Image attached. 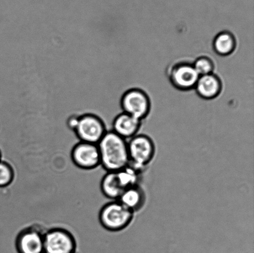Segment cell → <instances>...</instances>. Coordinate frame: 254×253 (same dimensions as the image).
I'll return each mask as SVG.
<instances>
[{"label":"cell","instance_id":"cell-13","mask_svg":"<svg viewBox=\"0 0 254 253\" xmlns=\"http://www.w3.org/2000/svg\"><path fill=\"white\" fill-rule=\"evenodd\" d=\"M100 190L110 201L118 200L124 192L116 172H107L101 180Z\"/></svg>","mask_w":254,"mask_h":253},{"label":"cell","instance_id":"cell-14","mask_svg":"<svg viewBox=\"0 0 254 253\" xmlns=\"http://www.w3.org/2000/svg\"><path fill=\"white\" fill-rule=\"evenodd\" d=\"M214 51L220 56H228L233 53L236 47L235 36L229 31H223L216 35L213 42Z\"/></svg>","mask_w":254,"mask_h":253},{"label":"cell","instance_id":"cell-16","mask_svg":"<svg viewBox=\"0 0 254 253\" xmlns=\"http://www.w3.org/2000/svg\"><path fill=\"white\" fill-rule=\"evenodd\" d=\"M192 64L200 76L213 73L215 69V64L207 56L199 57Z\"/></svg>","mask_w":254,"mask_h":253},{"label":"cell","instance_id":"cell-8","mask_svg":"<svg viewBox=\"0 0 254 253\" xmlns=\"http://www.w3.org/2000/svg\"><path fill=\"white\" fill-rule=\"evenodd\" d=\"M44 232L36 225L24 228L15 240L17 253H44Z\"/></svg>","mask_w":254,"mask_h":253},{"label":"cell","instance_id":"cell-5","mask_svg":"<svg viewBox=\"0 0 254 253\" xmlns=\"http://www.w3.org/2000/svg\"><path fill=\"white\" fill-rule=\"evenodd\" d=\"M121 106L123 112L141 121L148 116L150 111V99L142 89H127L122 96Z\"/></svg>","mask_w":254,"mask_h":253},{"label":"cell","instance_id":"cell-12","mask_svg":"<svg viewBox=\"0 0 254 253\" xmlns=\"http://www.w3.org/2000/svg\"><path fill=\"white\" fill-rule=\"evenodd\" d=\"M118 201L135 214L145 205L146 193L140 185H136L124 191Z\"/></svg>","mask_w":254,"mask_h":253},{"label":"cell","instance_id":"cell-6","mask_svg":"<svg viewBox=\"0 0 254 253\" xmlns=\"http://www.w3.org/2000/svg\"><path fill=\"white\" fill-rule=\"evenodd\" d=\"M72 162L79 169L92 170L101 166L98 145L79 141L71 149Z\"/></svg>","mask_w":254,"mask_h":253},{"label":"cell","instance_id":"cell-9","mask_svg":"<svg viewBox=\"0 0 254 253\" xmlns=\"http://www.w3.org/2000/svg\"><path fill=\"white\" fill-rule=\"evenodd\" d=\"M200 75L196 71L193 64L180 63L171 69L169 79L176 89L181 91H189L195 88Z\"/></svg>","mask_w":254,"mask_h":253},{"label":"cell","instance_id":"cell-17","mask_svg":"<svg viewBox=\"0 0 254 253\" xmlns=\"http://www.w3.org/2000/svg\"><path fill=\"white\" fill-rule=\"evenodd\" d=\"M2 159V153L1 148H0V160Z\"/></svg>","mask_w":254,"mask_h":253},{"label":"cell","instance_id":"cell-7","mask_svg":"<svg viewBox=\"0 0 254 253\" xmlns=\"http://www.w3.org/2000/svg\"><path fill=\"white\" fill-rule=\"evenodd\" d=\"M107 131L108 129L100 119L85 115L79 119L74 134L79 141L98 145Z\"/></svg>","mask_w":254,"mask_h":253},{"label":"cell","instance_id":"cell-15","mask_svg":"<svg viewBox=\"0 0 254 253\" xmlns=\"http://www.w3.org/2000/svg\"><path fill=\"white\" fill-rule=\"evenodd\" d=\"M15 171L11 163L2 158L0 160V189L8 187L14 182Z\"/></svg>","mask_w":254,"mask_h":253},{"label":"cell","instance_id":"cell-3","mask_svg":"<svg viewBox=\"0 0 254 253\" xmlns=\"http://www.w3.org/2000/svg\"><path fill=\"white\" fill-rule=\"evenodd\" d=\"M127 141L129 165L144 172L155 157V144L149 136L139 134Z\"/></svg>","mask_w":254,"mask_h":253},{"label":"cell","instance_id":"cell-2","mask_svg":"<svg viewBox=\"0 0 254 253\" xmlns=\"http://www.w3.org/2000/svg\"><path fill=\"white\" fill-rule=\"evenodd\" d=\"M134 213L118 200L110 201L99 210L98 219L103 229L111 232L126 230L133 222Z\"/></svg>","mask_w":254,"mask_h":253},{"label":"cell","instance_id":"cell-10","mask_svg":"<svg viewBox=\"0 0 254 253\" xmlns=\"http://www.w3.org/2000/svg\"><path fill=\"white\" fill-rule=\"evenodd\" d=\"M141 125V120L123 112L114 119L112 131L126 140H130L138 135Z\"/></svg>","mask_w":254,"mask_h":253},{"label":"cell","instance_id":"cell-1","mask_svg":"<svg viewBox=\"0 0 254 253\" xmlns=\"http://www.w3.org/2000/svg\"><path fill=\"white\" fill-rule=\"evenodd\" d=\"M98 146L101 166L106 172H116L129 165L128 141L113 131H107Z\"/></svg>","mask_w":254,"mask_h":253},{"label":"cell","instance_id":"cell-11","mask_svg":"<svg viewBox=\"0 0 254 253\" xmlns=\"http://www.w3.org/2000/svg\"><path fill=\"white\" fill-rule=\"evenodd\" d=\"M194 89L200 98L211 100L220 95L222 90V83L218 76L211 73L199 77Z\"/></svg>","mask_w":254,"mask_h":253},{"label":"cell","instance_id":"cell-4","mask_svg":"<svg viewBox=\"0 0 254 253\" xmlns=\"http://www.w3.org/2000/svg\"><path fill=\"white\" fill-rule=\"evenodd\" d=\"M77 242L68 230L54 227L44 232V253H76Z\"/></svg>","mask_w":254,"mask_h":253}]
</instances>
